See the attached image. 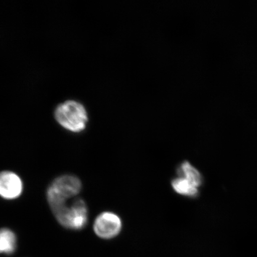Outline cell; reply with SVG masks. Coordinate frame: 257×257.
<instances>
[{
  "label": "cell",
  "instance_id": "cell-4",
  "mask_svg": "<svg viewBox=\"0 0 257 257\" xmlns=\"http://www.w3.org/2000/svg\"><path fill=\"white\" fill-rule=\"evenodd\" d=\"M121 227V221L117 215L111 212H104L96 218L94 230L98 237L109 239L118 235Z\"/></svg>",
  "mask_w": 257,
  "mask_h": 257
},
{
  "label": "cell",
  "instance_id": "cell-8",
  "mask_svg": "<svg viewBox=\"0 0 257 257\" xmlns=\"http://www.w3.org/2000/svg\"><path fill=\"white\" fill-rule=\"evenodd\" d=\"M172 185L173 189L180 195L195 197L198 194V188L182 177L173 180Z\"/></svg>",
  "mask_w": 257,
  "mask_h": 257
},
{
  "label": "cell",
  "instance_id": "cell-5",
  "mask_svg": "<svg viewBox=\"0 0 257 257\" xmlns=\"http://www.w3.org/2000/svg\"><path fill=\"white\" fill-rule=\"evenodd\" d=\"M23 191V183L19 177L12 172L0 173V196L6 200L17 198Z\"/></svg>",
  "mask_w": 257,
  "mask_h": 257
},
{
  "label": "cell",
  "instance_id": "cell-2",
  "mask_svg": "<svg viewBox=\"0 0 257 257\" xmlns=\"http://www.w3.org/2000/svg\"><path fill=\"white\" fill-rule=\"evenodd\" d=\"M81 188V182L77 177L65 175L57 178L47 191L48 204L53 212L78 195Z\"/></svg>",
  "mask_w": 257,
  "mask_h": 257
},
{
  "label": "cell",
  "instance_id": "cell-6",
  "mask_svg": "<svg viewBox=\"0 0 257 257\" xmlns=\"http://www.w3.org/2000/svg\"><path fill=\"white\" fill-rule=\"evenodd\" d=\"M17 247V237L12 230L7 228L0 229V254L11 255Z\"/></svg>",
  "mask_w": 257,
  "mask_h": 257
},
{
  "label": "cell",
  "instance_id": "cell-1",
  "mask_svg": "<svg viewBox=\"0 0 257 257\" xmlns=\"http://www.w3.org/2000/svg\"><path fill=\"white\" fill-rule=\"evenodd\" d=\"M54 116L61 126L75 133L84 130L88 120L84 106L74 100L66 101L58 105Z\"/></svg>",
  "mask_w": 257,
  "mask_h": 257
},
{
  "label": "cell",
  "instance_id": "cell-3",
  "mask_svg": "<svg viewBox=\"0 0 257 257\" xmlns=\"http://www.w3.org/2000/svg\"><path fill=\"white\" fill-rule=\"evenodd\" d=\"M53 213L59 223L67 229L80 230L87 223V207L85 202L80 198L69 203L67 202Z\"/></svg>",
  "mask_w": 257,
  "mask_h": 257
},
{
  "label": "cell",
  "instance_id": "cell-7",
  "mask_svg": "<svg viewBox=\"0 0 257 257\" xmlns=\"http://www.w3.org/2000/svg\"><path fill=\"white\" fill-rule=\"evenodd\" d=\"M178 173L179 177L187 180L196 187L198 188L201 185L202 177L200 173L188 162L182 163L178 169Z\"/></svg>",
  "mask_w": 257,
  "mask_h": 257
}]
</instances>
